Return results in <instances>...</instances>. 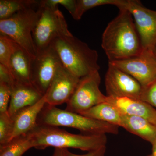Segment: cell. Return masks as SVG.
Here are the masks:
<instances>
[{
    "label": "cell",
    "instance_id": "9a60e30c",
    "mask_svg": "<svg viewBox=\"0 0 156 156\" xmlns=\"http://www.w3.org/2000/svg\"><path fill=\"white\" fill-rule=\"evenodd\" d=\"M106 101L115 107L122 114L142 117L156 126V109L142 100L107 96Z\"/></svg>",
    "mask_w": 156,
    "mask_h": 156
},
{
    "label": "cell",
    "instance_id": "7a4b0ae2",
    "mask_svg": "<svg viewBox=\"0 0 156 156\" xmlns=\"http://www.w3.org/2000/svg\"><path fill=\"white\" fill-rule=\"evenodd\" d=\"M30 133L34 148L39 150L53 147L89 152L106 146L107 142L106 134H73L55 126L37 125Z\"/></svg>",
    "mask_w": 156,
    "mask_h": 156
},
{
    "label": "cell",
    "instance_id": "277c9868",
    "mask_svg": "<svg viewBox=\"0 0 156 156\" xmlns=\"http://www.w3.org/2000/svg\"><path fill=\"white\" fill-rule=\"evenodd\" d=\"M37 125L68 127L84 134H117L119 126L46 104L38 117Z\"/></svg>",
    "mask_w": 156,
    "mask_h": 156
},
{
    "label": "cell",
    "instance_id": "f546056e",
    "mask_svg": "<svg viewBox=\"0 0 156 156\" xmlns=\"http://www.w3.org/2000/svg\"><path fill=\"white\" fill-rule=\"evenodd\" d=\"M151 144L152 145L151 153L147 156H156V137Z\"/></svg>",
    "mask_w": 156,
    "mask_h": 156
},
{
    "label": "cell",
    "instance_id": "4fadbf2b",
    "mask_svg": "<svg viewBox=\"0 0 156 156\" xmlns=\"http://www.w3.org/2000/svg\"><path fill=\"white\" fill-rule=\"evenodd\" d=\"M46 104V98L44 95L35 104L20 110L11 117L13 128L10 140L32 131L37 126L38 117Z\"/></svg>",
    "mask_w": 156,
    "mask_h": 156
},
{
    "label": "cell",
    "instance_id": "8992f818",
    "mask_svg": "<svg viewBox=\"0 0 156 156\" xmlns=\"http://www.w3.org/2000/svg\"><path fill=\"white\" fill-rule=\"evenodd\" d=\"M38 19L32 33L37 53L48 48L57 38L72 34L58 6L50 7L40 1Z\"/></svg>",
    "mask_w": 156,
    "mask_h": 156
},
{
    "label": "cell",
    "instance_id": "8fae6325",
    "mask_svg": "<svg viewBox=\"0 0 156 156\" xmlns=\"http://www.w3.org/2000/svg\"><path fill=\"white\" fill-rule=\"evenodd\" d=\"M105 87L108 97L140 100L143 87L139 82L127 73L110 64L105 75Z\"/></svg>",
    "mask_w": 156,
    "mask_h": 156
},
{
    "label": "cell",
    "instance_id": "2e32d148",
    "mask_svg": "<svg viewBox=\"0 0 156 156\" xmlns=\"http://www.w3.org/2000/svg\"><path fill=\"white\" fill-rule=\"evenodd\" d=\"M32 59L19 46L11 57L9 66L11 75L16 82L32 85L31 81Z\"/></svg>",
    "mask_w": 156,
    "mask_h": 156
},
{
    "label": "cell",
    "instance_id": "cb8c5ba5",
    "mask_svg": "<svg viewBox=\"0 0 156 156\" xmlns=\"http://www.w3.org/2000/svg\"><path fill=\"white\" fill-rule=\"evenodd\" d=\"M41 1L43 4L50 7H58L59 5L62 6L69 12L73 19L75 17L76 0H42Z\"/></svg>",
    "mask_w": 156,
    "mask_h": 156
},
{
    "label": "cell",
    "instance_id": "6da1fadb",
    "mask_svg": "<svg viewBox=\"0 0 156 156\" xmlns=\"http://www.w3.org/2000/svg\"><path fill=\"white\" fill-rule=\"evenodd\" d=\"M119 10L118 16L109 23L102 34L101 47L108 62L131 58L143 51L131 13L123 8Z\"/></svg>",
    "mask_w": 156,
    "mask_h": 156
},
{
    "label": "cell",
    "instance_id": "52a82bcc",
    "mask_svg": "<svg viewBox=\"0 0 156 156\" xmlns=\"http://www.w3.org/2000/svg\"><path fill=\"white\" fill-rule=\"evenodd\" d=\"M99 71L80 79L73 94L66 103L65 109L80 114L99 104L106 102L107 96L101 91Z\"/></svg>",
    "mask_w": 156,
    "mask_h": 156
},
{
    "label": "cell",
    "instance_id": "7402d4cb",
    "mask_svg": "<svg viewBox=\"0 0 156 156\" xmlns=\"http://www.w3.org/2000/svg\"><path fill=\"white\" fill-rule=\"evenodd\" d=\"M19 46L9 37L0 34V64L9 68L10 59Z\"/></svg>",
    "mask_w": 156,
    "mask_h": 156
},
{
    "label": "cell",
    "instance_id": "5bb4252c",
    "mask_svg": "<svg viewBox=\"0 0 156 156\" xmlns=\"http://www.w3.org/2000/svg\"><path fill=\"white\" fill-rule=\"evenodd\" d=\"M10 89L11 100L8 112L11 117L20 110L35 104L44 96L30 84L20 83L15 81Z\"/></svg>",
    "mask_w": 156,
    "mask_h": 156
},
{
    "label": "cell",
    "instance_id": "ffe728a7",
    "mask_svg": "<svg viewBox=\"0 0 156 156\" xmlns=\"http://www.w3.org/2000/svg\"><path fill=\"white\" fill-rule=\"evenodd\" d=\"M40 1L37 0H1L0 20L12 17L19 11L38 6Z\"/></svg>",
    "mask_w": 156,
    "mask_h": 156
},
{
    "label": "cell",
    "instance_id": "44dd1931",
    "mask_svg": "<svg viewBox=\"0 0 156 156\" xmlns=\"http://www.w3.org/2000/svg\"><path fill=\"white\" fill-rule=\"evenodd\" d=\"M121 0H76V12L74 19H81L84 13L90 9L105 5L118 6Z\"/></svg>",
    "mask_w": 156,
    "mask_h": 156
},
{
    "label": "cell",
    "instance_id": "9c48e42d",
    "mask_svg": "<svg viewBox=\"0 0 156 156\" xmlns=\"http://www.w3.org/2000/svg\"><path fill=\"white\" fill-rule=\"evenodd\" d=\"M62 65L58 53L51 46L37 53L32 60L31 81L34 87L45 95L56 71Z\"/></svg>",
    "mask_w": 156,
    "mask_h": 156
},
{
    "label": "cell",
    "instance_id": "e0dca14e",
    "mask_svg": "<svg viewBox=\"0 0 156 156\" xmlns=\"http://www.w3.org/2000/svg\"><path fill=\"white\" fill-rule=\"evenodd\" d=\"M121 127L151 144L156 137V126L142 117L122 114Z\"/></svg>",
    "mask_w": 156,
    "mask_h": 156
},
{
    "label": "cell",
    "instance_id": "f1b7e54d",
    "mask_svg": "<svg viewBox=\"0 0 156 156\" xmlns=\"http://www.w3.org/2000/svg\"><path fill=\"white\" fill-rule=\"evenodd\" d=\"M52 156H67L66 153V149L55 148Z\"/></svg>",
    "mask_w": 156,
    "mask_h": 156
},
{
    "label": "cell",
    "instance_id": "ba28073f",
    "mask_svg": "<svg viewBox=\"0 0 156 156\" xmlns=\"http://www.w3.org/2000/svg\"><path fill=\"white\" fill-rule=\"evenodd\" d=\"M117 7L127 9L131 13L143 50L153 52L156 44V11L145 8L136 0H122Z\"/></svg>",
    "mask_w": 156,
    "mask_h": 156
},
{
    "label": "cell",
    "instance_id": "d6986e66",
    "mask_svg": "<svg viewBox=\"0 0 156 156\" xmlns=\"http://www.w3.org/2000/svg\"><path fill=\"white\" fill-rule=\"evenodd\" d=\"M33 147V139L30 132L15 137L5 144H0V156H22Z\"/></svg>",
    "mask_w": 156,
    "mask_h": 156
},
{
    "label": "cell",
    "instance_id": "484cf974",
    "mask_svg": "<svg viewBox=\"0 0 156 156\" xmlns=\"http://www.w3.org/2000/svg\"><path fill=\"white\" fill-rule=\"evenodd\" d=\"M11 97V90L7 84L0 82V113L7 112Z\"/></svg>",
    "mask_w": 156,
    "mask_h": 156
},
{
    "label": "cell",
    "instance_id": "d4e9b609",
    "mask_svg": "<svg viewBox=\"0 0 156 156\" xmlns=\"http://www.w3.org/2000/svg\"><path fill=\"white\" fill-rule=\"evenodd\" d=\"M140 100L156 109V80L148 86L143 88Z\"/></svg>",
    "mask_w": 156,
    "mask_h": 156
},
{
    "label": "cell",
    "instance_id": "ac0fdd59",
    "mask_svg": "<svg viewBox=\"0 0 156 156\" xmlns=\"http://www.w3.org/2000/svg\"><path fill=\"white\" fill-rule=\"evenodd\" d=\"M80 114L119 127L122 126V113L115 107L107 101L93 106L80 113Z\"/></svg>",
    "mask_w": 156,
    "mask_h": 156
},
{
    "label": "cell",
    "instance_id": "30bf717a",
    "mask_svg": "<svg viewBox=\"0 0 156 156\" xmlns=\"http://www.w3.org/2000/svg\"><path fill=\"white\" fill-rule=\"evenodd\" d=\"M132 76L144 88L156 80V58L153 52L143 50L138 56L123 60L108 62Z\"/></svg>",
    "mask_w": 156,
    "mask_h": 156
},
{
    "label": "cell",
    "instance_id": "603a6c76",
    "mask_svg": "<svg viewBox=\"0 0 156 156\" xmlns=\"http://www.w3.org/2000/svg\"><path fill=\"white\" fill-rule=\"evenodd\" d=\"M13 128L12 118L7 112L0 113V144L9 142Z\"/></svg>",
    "mask_w": 156,
    "mask_h": 156
},
{
    "label": "cell",
    "instance_id": "4dcf8cb0",
    "mask_svg": "<svg viewBox=\"0 0 156 156\" xmlns=\"http://www.w3.org/2000/svg\"><path fill=\"white\" fill-rule=\"evenodd\" d=\"M153 53L154 55L155 56L156 58V44L154 48L153 51Z\"/></svg>",
    "mask_w": 156,
    "mask_h": 156
},
{
    "label": "cell",
    "instance_id": "5b68a950",
    "mask_svg": "<svg viewBox=\"0 0 156 156\" xmlns=\"http://www.w3.org/2000/svg\"><path fill=\"white\" fill-rule=\"evenodd\" d=\"M39 5L19 11L8 19L0 20L1 34L12 39L32 59L37 54L32 33L38 19Z\"/></svg>",
    "mask_w": 156,
    "mask_h": 156
},
{
    "label": "cell",
    "instance_id": "3957f363",
    "mask_svg": "<svg viewBox=\"0 0 156 156\" xmlns=\"http://www.w3.org/2000/svg\"><path fill=\"white\" fill-rule=\"evenodd\" d=\"M50 46L58 53L63 66L78 77L100 69L97 51L73 34L57 38Z\"/></svg>",
    "mask_w": 156,
    "mask_h": 156
},
{
    "label": "cell",
    "instance_id": "7c38bea8",
    "mask_svg": "<svg viewBox=\"0 0 156 156\" xmlns=\"http://www.w3.org/2000/svg\"><path fill=\"white\" fill-rule=\"evenodd\" d=\"M80 79L61 65L44 95L47 104L56 106L67 103L73 94Z\"/></svg>",
    "mask_w": 156,
    "mask_h": 156
},
{
    "label": "cell",
    "instance_id": "83f0119b",
    "mask_svg": "<svg viewBox=\"0 0 156 156\" xmlns=\"http://www.w3.org/2000/svg\"><path fill=\"white\" fill-rule=\"evenodd\" d=\"M106 146L98 149L97 150L90 151L84 154H77L70 152L67 149H66V153L67 156H105L106 153Z\"/></svg>",
    "mask_w": 156,
    "mask_h": 156
},
{
    "label": "cell",
    "instance_id": "4316f807",
    "mask_svg": "<svg viewBox=\"0 0 156 156\" xmlns=\"http://www.w3.org/2000/svg\"><path fill=\"white\" fill-rule=\"evenodd\" d=\"M15 81L9 68L0 64V82L7 84L10 88Z\"/></svg>",
    "mask_w": 156,
    "mask_h": 156
}]
</instances>
